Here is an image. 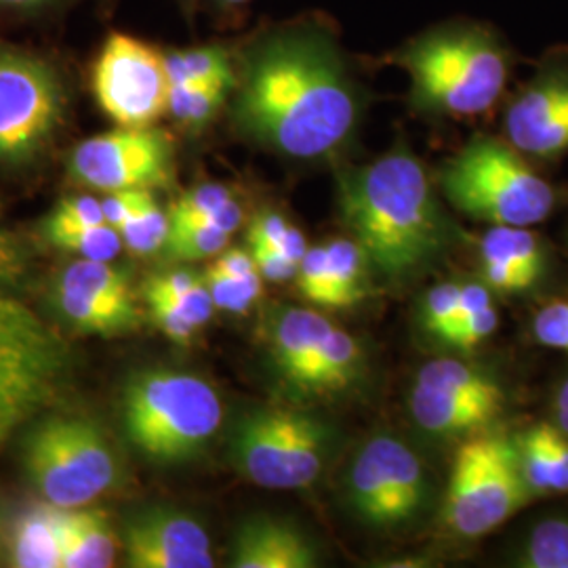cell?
Returning <instances> with one entry per match:
<instances>
[{"label":"cell","instance_id":"19","mask_svg":"<svg viewBox=\"0 0 568 568\" xmlns=\"http://www.w3.org/2000/svg\"><path fill=\"white\" fill-rule=\"evenodd\" d=\"M63 568H108L116 560V535L102 509H60Z\"/></svg>","mask_w":568,"mask_h":568},{"label":"cell","instance_id":"15","mask_svg":"<svg viewBox=\"0 0 568 568\" xmlns=\"http://www.w3.org/2000/svg\"><path fill=\"white\" fill-rule=\"evenodd\" d=\"M333 325L323 314L307 307L283 305L265 323L272 363L284 384L305 396L312 368Z\"/></svg>","mask_w":568,"mask_h":568},{"label":"cell","instance_id":"9","mask_svg":"<svg viewBox=\"0 0 568 568\" xmlns=\"http://www.w3.org/2000/svg\"><path fill=\"white\" fill-rule=\"evenodd\" d=\"M516 438L506 432H478L457 448L450 467L445 523L464 537H483L501 527L530 501Z\"/></svg>","mask_w":568,"mask_h":568},{"label":"cell","instance_id":"23","mask_svg":"<svg viewBox=\"0 0 568 568\" xmlns=\"http://www.w3.org/2000/svg\"><path fill=\"white\" fill-rule=\"evenodd\" d=\"M163 60L169 84L206 82L224 84L234 91L236 51L225 44L209 42L183 49H164Z\"/></svg>","mask_w":568,"mask_h":568},{"label":"cell","instance_id":"24","mask_svg":"<svg viewBox=\"0 0 568 568\" xmlns=\"http://www.w3.org/2000/svg\"><path fill=\"white\" fill-rule=\"evenodd\" d=\"M480 257L516 267L532 284L539 281L546 265L539 239L528 227L516 225H493L483 236Z\"/></svg>","mask_w":568,"mask_h":568},{"label":"cell","instance_id":"35","mask_svg":"<svg viewBox=\"0 0 568 568\" xmlns=\"http://www.w3.org/2000/svg\"><path fill=\"white\" fill-rule=\"evenodd\" d=\"M103 224H105V215H103L102 201L89 194H74V196L61 199L60 203L53 206V211L42 224V232H44V239H51L65 232Z\"/></svg>","mask_w":568,"mask_h":568},{"label":"cell","instance_id":"43","mask_svg":"<svg viewBox=\"0 0 568 568\" xmlns=\"http://www.w3.org/2000/svg\"><path fill=\"white\" fill-rule=\"evenodd\" d=\"M497 325H499L497 310H495V305H488L483 312L474 314L471 318H467L457 326L445 339V344L455 349H462V352H471L474 347H478L495 333Z\"/></svg>","mask_w":568,"mask_h":568},{"label":"cell","instance_id":"46","mask_svg":"<svg viewBox=\"0 0 568 568\" xmlns=\"http://www.w3.org/2000/svg\"><path fill=\"white\" fill-rule=\"evenodd\" d=\"M251 255L257 265V272L265 281L272 283H286L297 276L300 264L291 262L283 251L272 246H251Z\"/></svg>","mask_w":568,"mask_h":568},{"label":"cell","instance_id":"3","mask_svg":"<svg viewBox=\"0 0 568 568\" xmlns=\"http://www.w3.org/2000/svg\"><path fill=\"white\" fill-rule=\"evenodd\" d=\"M394 61L410 79L413 103L429 114L466 119L487 112L509 77L508 49L476 23H450L406 42Z\"/></svg>","mask_w":568,"mask_h":568},{"label":"cell","instance_id":"29","mask_svg":"<svg viewBox=\"0 0 568 568\" xmlns=\"http://www.w3.org/2000/svg\"><path fill=\"white\" fill-rule=\"evenodd\" d=\"M119 232H121L122 244L129 248V253L138 257L154 255L164 248L171 232V220H169V213H164L161 204L156 203L152 190L143 194L142 201L122 222Z\"/></svg>","mask_w":568,"mask_h":568},{"label":"cell","instance_id":"21","mask_svg":"<svg viewBox=\"0 0 568 568\" xmlns=\"http://www.w3.org/2000/svg\"><path fill=\"white\" fill-rule=\"evenodd\" d=\"M53 307L61 318L81 333L122 335L142 325L135 302H116L53 286Z\"/></svg>","mask_w":568,"mask_h":568},{"label":"cell","instance_id":"14","mask_svg":"<svg viewBox=\"0 0 568 568\" xmlns=\"http://www.w3.org/2000/svg\"><path fill=\"white\" fill-rule=\"evenodd\" d=\"M508 142L528 156L554 159L568 150V68L541 72L506 112Z\"/></svg>","mask_w":568,"mask_h":568},{"label":"cell","instance_id":"5","mask_svg":"<svg viewBox=\"0 0 568 568\" xmlns=\"http://www.w3.org/2000/svg\"><path fill=\"white\" fill-rule=\"evenodd\" d=\"M448 203L474 220L530 227L548 220L554 190L509 142L474 138L440 169Z\"/></svg>","mask_w":568,"mask_h":568},{"label":"cell","instance_id":"55","mask_svg":"<svg viewBox=\"0 0 568 568\" xmlns=\"http://www.w3.org/2000/svg\"><path fill=\"white\" fill-rule=\"evenodd\" d=\"M565 386H568V379H567V384H565Z\"/></svg>","mask_w":568,"mask_h":568},{"label":"cell","instance_id":"47","mask_svg":"<svg viewBox=\"0 0 568 568\" xmlns=\"http://www.w3.org/2000/svg\"><path fill=\"white\" fill-rule=\"evenodd\" d=\"M288 222L276 211H262L253 217L246 232V241L251 246H272L278 248L283 243L284 234L288 230Z\"/></svg>","mask_w":568,"mask_h":568},{"label":"cell","instance_id":"36","mask_svg":"<svg viewBox=\"0 0 568 568\" xmlns=\"http://www.w3.org/2000/svg\"><path fill=\"white\" fill-rule=\"evenodd\" d=\"M55 337L42 325L39 316L0 291V345L53 342Z\"/></svg>","mask_w":568,"mask_h":568},{"label":"cell","instance_id":"37","mask_svg":"<svg viewBox=\"0 0 568 568\" xmlns=\"http://www.w3.org/2000/svg\"><path fill=\"white\" fill-rule=\"evenodd\" d=\"M297 288L307 302L321 307L335 310L333 305V283H331V267H328V253L326 246L307 248L304 260L297 267Z\"/></svg>","mask_w":568,"mask_h":568},{"label":"cell","instance_id":"34","mask_svg":"<svg viewBox=\"0 0 568 568\" xmlns=\"http://www.w3.org/2000/svg\"><path fill=\"white\" fill-rule=\"evenodd\" d=\"M204 284L213 297L217 310H225L232 314H244L251 305L262 297V274H251L244 278H234L222 274L213 265L204 272Z\"/></svg>","mask_w":568,"mask_h":568},{"label":"cell","instance_id":"42","mask_svg":"<svg viewBox=\"0 0 568 568\" xmlns=\"http://www.w3.org/2000/svg\"><path fill=\"white\" fill-rule=\"evenodd\" d=\"M145 302L152 312L154 325L159 326L171 342L185 345L194 339L199 328L187 321L180 305L164 297H145Z\"/></svg>","mask_w":568,"mask_h":568},{"label":"cell","instance_id":"32","mask_svg":"<svg viewBox=\"0 0 568 568\" xmlns=\"http://www.w3.org/2000/svg\"><path fill=\"white\" fill-rule=\"evenodd\" d=\"M520 466L532 495H551L554 493V474L549 459L546 424H537L516 438Z\"/></svg>","mask_w":568,"mask_h":568},{"label":"cell","instance_id":"40","mask_svg":"<svg viewBox=\"0 0 568 568\" xmlns=\"http://www.w3.org/2000/svg\"><path fill=\"white\" fill-rule=\"evenodd\" d=\"M532 333L539 344L568 354V300L541 307L532 321Z\"/></svg>","mask_w":568,"mask_h":568},{"label":"cell","instance_id":"12","mask_svg":"<svg viewBox=\"0 0 568 568\" xmlns=\"http://www.w3.org/2000/svg\"><path fill=\"white\" fill-rule=\"evenodd\" d=\"M126 565L133 568H211L215 565L206 528L180 509L150 506L122 525Z\"/></svg>","mask_w":568,"mask_h":568},{"label":"cell","instance_id":"44","mask_svg":"<svg viewBox=\"0 0 568 568\" xmlns=\"http://www.w3.org/2000/svg\"><path fill=\"white\" fill-rule=\"evenodd\" d=\"M81 0H0V20H41L68 11Z\"/></svg>","mask_w":568,"mask_h":568},{"label":"cell","instance_id":"4","mask_svg":"<svg viewBox=\"0 0 568 568\" xmlns=\"http://www.w3.org/2000/svg\"><path fill=\"white\" fill-rule=\"evenodd\" d=\"M224 422L217 389L203 377L148 368L122 392L126 438L154 464L175 466L201 455Z\"/></svg>","mask_w":568,"mask_h":568},{"label":"cell","instance_id":"13","mask_svg":"<svg viewBox=\"0 0 568 568\" xmlns=\"http://www.w3.org/2000/svg\"><path fill=\"white\" fill-rule=\"evenodd\" d=\"M63 349L53 342L0 345V450L55 392Z\"/></svg>","mask_w":568,"mask_h":568},{"label":"cell","instance_id":"48","mask_svg":"<svg viewBox=\"0 0 568 568\" xmlns=\"http://www.w3.org/2000/svg\"><path fill=\"white\" fill-rule=\"evenodd\" d=\"M551 474H554V493H568V436L558 426L546 424Z\"/></svg>","mask_w":568,"mask_h":568},{"label":"cell","instance_id":"7","mask_svg":"<svg viewBox=\"0 0 568 568\" xmlns=\"http://www.w3.org/2000/svg\"><path fill=\"white\" fill-rule=\"evenodd\" d=\"M23 467L42 501L91 506L119 487L122 467L105 432L84 417H49L23 440Z\"/></svg>","mask_w":568,"mask_h":568},{"label":"cell","instance_id":"17","mask_svg":"<svg viewBox=\"0 0 568 568\" xmlns=\"http://www.w3.org/2000/svg\"><path fill=\"white\" fill-rule=\"evenodd\" d=\"M504 405L501 398H467L424 386H413L410 394L415 424L434 438L474 436L499 417Z\"/></svg>","mask_w":568,"mask_h":568},{"label":"cell","instance_id":"10","mask_svg":"<svg viewBox=\"0 0 568 568\" xmlns=\"http://www.w3.org/2000/svg\"><path fill=\"white\" fill-rule=\"evenodd\" d=\"M65 171L84 190H159L175 173V145L156 126H116L77 143Z\"/></svg>","mask_w":568,"mask_h":568},{"label":"cell","instance_id":"52","mask_svg":"<svg viewBox=\"0 0 568 568\" xmlns=\"http://www.w3.org/2000/svg\"><path fill=\"white\" fill-rule=\"evenodd\" d=\"M556 422L562 434L568 436V386L560 387L556 396Z\"/></svg>","mask_w":568,"mask_h":568},{"label":"cell","instance_id":"30","mask_svg":"<svg viewBox=\"0 0 568 568\" xmlns=\"http://www.w3.org/2000/svg\"><path fill=\"white\" fill-rule=\"evenodd\" d=\"M516 565L525 568H568V520L549 518L532 528Z\"/></svg>","mask_w":568,"mask_h":568},{"label":"cell","instance_id":"11","mask_svg":"<svg viewBox=\"0 0 568 568\" xmlns=\"http://www.w3.org/2000/svg\"><path fill=\"white\" fill-rule=\"evenodd\" d=\"M93 95L119 126H154L166 114L169 77L163 51L114 32L91 70Z\"/></svg>","mask_w":568,"mask_h":568},{"label":"cell","instance_id":"31","mask_svg":"<svg viewBox=\"0 0 568 568\" xmlns=\"http://www.w3.org/2000/svg\"><path fill=\"white\" fill-rule=\"evenodd\" d=\"M227 243L230 234L211 225H171L164 253L173 262H199L217 257Z\"/></svg>","mask_w":568,"mask_h":568},{"label":"cell","instance_id":"6","mask_svg":"<svg viewBox=\"0 0 568 568\" xmlns=\"http://www.w3.org/2000/svg\"><path fill=\"white\" fill-rule=\"evenodd\" d=\"M70 108V84L58 61L37 49L0 41V171L41 161Z\"/></svg>","mask_w":568,"mask_h":568},{"label":"cell","instance_id":"45","mask_svg":"<svg viewBox=\"0 0 568 568\" xmlns=\"http://www.w3.org/2000/svg\"><path fill=\"white\" fill-rule=\"evenodd\" d=\"M203 281V276H196L192 270H173L164 272L159 276H152L148 283L143 284V297H166L175 300L182 297L190 288Z\"/></svg>","mask_w":568,"mask_h":568},{"label":"cell","instance_id":"38","mask_svg":"<svg viewBox=\"0 0 568 568\" xmlns=\"http://www.w3.org/2000/svg\"><path fill=\"white\" fill-rule=\"evenodd\" d=\"M230 199H234V192L230 185L220 182L199 183V185L185 190L182 196L171 204L169 220H171V224L201 220L211 211H215L217 206L227 203Z\"/></svg>","mask_w":568,"mask_h":568},{"label":"cell","instance_id":"8","mask_svg":"<svg viewBox=\"0 0 568 568\" xmlns=\"http://www.w3.org/2000/svg\"><path fill=\"white\" fill-rule=\"evenodd\" d=\"M328 450V426L297 408L248 410L230 436L232 462L244 478L278 490L314 485L325 469Z\"/></svg>","mask_w":568,"mask_h":568},{"label":"cell","instance_id":"20","mask_svg":"<svg viewBox=\"0 0 568 568\" xmlns=\"http://www.w3.org/2000/svg\"><path fill=\"white\" fill-rule=\"evenodd\" d=\"M9 565L16 568H63L61 558L60 508L47 501L21 511L11 528Z\"/></svg>","mask_w":568,"mask_h":568},{"label":"cell","instance_id":"49","mask_svg":"<svg viewBox=\"0 0 568 568\" xmlns=\"http://www.w3.org/2000/svg\"><path fill=\"white\" fill-rule=\"evenodd\" d=\"M150 190H116L108 192L103 196L102 206L105 215V224L112 227H121L122 222L133 213V209L140 204L143 194Z\"/></svg>","mask_w":568,"mask_h":568},{"label":"cell","instance_id":"26","mask_svg":"<svg viewBox=\"0 0 568 568\" xmlns=\"http://www.w3.org/2000/svg\"><path fill=\"white\" fill-rule=\"evenodd\" d=\"M232 89L224 84L206 82H180L169 84L166 114L182 124L183 129L201 131L217 116V112L230 100Z\"/></svg>","mask_w":568,"mask_h":568},{"label":"cell","instance_id":"51","mask_svg":"<svg viewBox=\"0 0 568 568\" xmlns=\"http://www.w3.org/2000/svg\"><path fill=\"white\" fill-rule=\"evenodd\" d=\"M278 251H283L284 255L300 264L304 260L305 253H307V243H305V236L295 227V225H288L286 234H284L283 243L278 246Z\"/></svg>","mask_w":568,"mask_h":568},{"label":"cell","instance_id":"18","mask_svg":"<svg viewBox=\"0 0 568 568\" xmlns=\"http://www.w3.org/2000/svg\"><path fill=\"white\" fill-rule=\"evenodd\" d=\"M386 480V528L408 525L427 501V476L415 450L392 434L371 438Z\"/></svg>","mask_w":568,"mask_h":568},{"label":"cell","instance_id":"25","mask_svg":"<svg viewBox=\"0 0 568 568\" xmlns=\"http://www.w3.org/2000/svg\"><path fill=\"white\" fill-rule=\"evenodd\" d=\"M415 386L432 387L467 398H501L506 400L504 387L480 366L469 365L457 358L432 361L417 373Z\"/></svg>","mask_w":568,"mask_h":568},{"label":"cell","instance_id":"33","mask_svg":"<svg viewBox=\"0 0 568 568\" xmlns=\"http://www.w3.org/2000/svg\"><path fill=\"white\" fill-rule=\"evenodd\" d=\"M49 243L63 251H70L82 260H95V262H110L121 253V232L112 225H91L74 232H65L47 239Z\"/></svg>","mask_w":568,"mask_h":568},{"label":"cell","instance_id":"39","mask_svg":"<svg viewBox=\"0 0 568 568\" xmlns=\"http://www.w3.org/2000/svg\"><path fill=\"white\" fill-rule=\"evenodd\" d=\"M462 284L443 283L436 284L427 293L426 304H424V326L427 333L434 337L443 339L447 335L448 326L453 323L457 302H459Z\"/></svg>","mask_w":568,"mask_h":568},{"label":"cell","instance_id":"53","mask_svg":"<svg viewBox=\"0 0 568 568\" xmlns=\"http://www.w3.org/2000/svg\"><path fill=\"white\" fill-rule=\"evenodd\" d=\"M217 9L222 11H236V9H243L251 0H211Z\"/></svg>","mask_w":568,"mask_h":568},{"label":"cell","instance_id":"50","mask_svg":"<svg viewBox=\"0 0 568 568\" xmlns=\"http://www.w3.org/2000/svg\"><path fill=\"white\" fill-rule=\"evenodd\" d=\"M213 267L220 270L222 274L227 276H234V278H244V276H251V274H257V265L251 253H246L243 248H230V251H222Z\"/></svg>","mask_w":568,"mask_h":568},{"label":"cell","instance_id":"1","mask_svg":"<svg viewBox=\"0 0 568 568\" xmlns=\"http://www.w3.org/2000/svg\"><path fill=\"white\" fill-rule=\"evenodd\" d=\"M234 51L232 121L246 140L284 159L321 161L354 135L361 89L323 23L274 26Z\"/></svg>","mask_w":568,"mask_h":568},{"label":"cell","instance_id":"2","mask_svg":"<svg viewBox=\"0 0 568 568\" xmlns=\"http://www.w3.org/2000/svg\"><path fill=\"white\" fill-rule=\"evenodd\" d=\"M337 211L366 264L389 283H405L440 260L448 243L426 166L406 148L337 175Z\"/></svg>","mask_w":568,"mask_h":568},{"label":"cell","instance_id":"28","mask_svg":"<svg viewBox=\"0 0 568 568\" xmlns=\"http://www.w3.org/2000/svg\"><path fill=\"white\" fill-rule=\"evenodd\" d=\"M331 283H333V305L335 310L358 304L366 295L365 253L352 239H335L326 244Z\"/></svg>","mask_w":568,"mask_h":568},{"label":"cell","instance_id":"22","mask_svg":"<svg viewBox=\"0 0 568 568\" xmlns=\"http://www.w3.org/2000/svg\"><path fill=\"white\" fill-rule=\"evenodd\" d=\"M365 371V352L361 342L333 326L323 342L318 361L312 368L305 396L337 394L354 386Z\"/></svg>","mask_w":568,"mask_h":568},{"label":"cell","instance_id":"54","mask_svg":"<svg viewBox=\"0 0 568 568\" xmlns=\"http://www.w3.org/2000/svg\"><path fill=\"white\" fill-rule=\"evenodd\" d=\"M180 4H182L183 13H185L187 18H192L194 11H196V7H199V0H180Z\"/></svg>","mask_w":568,"mask_h":568},{"label":"cell","instance_id":"27","mask_svg":"<svg viewBox=\"0 0 568 568\" xmlns=\"http://www.w3.org/2000/svg\"><path fill=\"white\" fill-rule=\"evenodd\" d=\"M55 286L102 297V300L135 302L126 274L110 262H95V260L72 262L61 270Z\"/></svg>","mask_w":568,"mask_h":568},{"label":"cell","instance_id":"16","mask_svg":"<svg viewBox=\"0 0 568 568\" xmlns=\"http://www.w3.org/2000/svg\"><path fill=\"white\" fill-rule=\"evenodd\" d=\"M230 565L234 568H314L318 551L293 523L274 516L244 520L232 539Z\"/></svg>","mask_w":568,"mask_h":568},{"label":"cell","instance_id":"41","mask_svg":"<svg viewBox=\"0 0 568 568\" xmlns=\"http://www.w3.org/2000/svg\"><path fill=\"white\" fill-rule=\"evenodd\" d=\"M28 274V253L0 215V288H16Z\"/></svg>","mask_w":568,"mask_h":568}]
</instances>
